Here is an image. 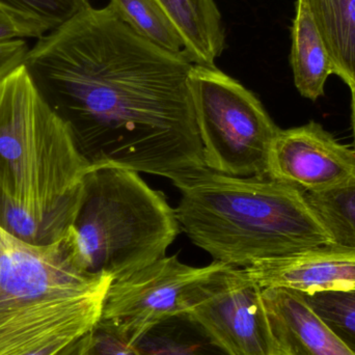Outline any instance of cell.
<instances>
[{"label": "cell", "mask_w": 355, "mask_h": 355, "mask_svg": "<svg viewBox=\"0 0 355 355\" xmlns=\"http://www.w3.org/2000/svg\"><path fill=\"white\" fill-rule=\"evenodd\" d=\"M23 64L89 168L171 181L206 168L189 89L193 62L137 35L110 4L40 37Z\"/></svg>", "instance_id": "1"}, {"label": "cell", "mask_w": 355, "mask_h": 355, "mask_svg": "<svg viewBox=\"0 0 355 355\" xmlns=\"http://www.w3.org/2000/svg\"><path fill=\"white\" fill-rule=\"evenodd\" d=\"M172 182L181 192V231L218 262L248 268L331 243L306 191L291 184L207 168Z\"/></svg>", "instance_id": "2"}, {"label": "cell", "mask_w": 355, "mask_h": 355, "mask_svg": "<svg viewBox=\"0 0 355 355\" xmlns=\"http://www.w3.org/2000/svg\"><path fill=\"white\" fill-rule=\"evenodd\" d=\"M89 168L24 64L0 79V192L60 239L72 227Z\"/></svg>", "instance_id": "3"}, {"label": "cell", "mask_w": 355, "mask_h": 355, "mask_svg": "<svg viewBox=\"0 0 355 355\" xmlns=\"http://www.w3.org/2000/svg\"><path fill=\"white\" fill-rule=\"evenodd\" d=\"M71 232L83 268L114 281L164 258L182 231L164 193L139 173L98 166L83 179Z\"/></svg>", "instance_id": "4"}, {"label": "cell", "mask_w": 355, "mask_h": 355, "mask_svg": "<svg viewBox=\"0 0 355 355\" xmlns=\"http://www.w3.org/2000/svg\"><path fill=\"white\" fill-rule=\"evenodd\" d=\"M110 282L83 268L71 229L53 243L33 245L0 227V331L62 322Z\"/></svg>", "instance_id": "5"}, {"label": "cell", "mask_w": 355, "mask_h": 355, "mask_svg": "<svg viewBox=\"0 0 355 355\" xmlns=\"http://www.w3.org/2000/svg\"><path fill=\"white\" fill-rule=\"evenodd\" d=\"M189 89L205 166L232 177H268L279 128L260 100L215 66L193 64Z\"/></svg>", "instance_id": "6"}, {"label": "cell", "mask_w": 355, "mask_h": 355, "mask_svg": "<svg viewBox=\"0 0 355 355\" xmlns=\"http://www.w3.org/2000/svg\"><path fill=\"white\" fill-rule=\"evenodd\" d=\"M225 263L205 267L184 264L176 254L110 282L98 327L130 346L158 325L185 314L200 286Z\"/></svg>", "instance_id": "7"}, {"label": "cell", "mask_w": 355, "mask_h": 355, "mask_svg": "<svg viewBox=\"0 0 355 355\" xmlns=\"http://www.w3.org/2000/svg\"><path fill=\"white\" fill-rule=\"evenodd\" d=\"M181 317L229 355H275L262 289L244 268L225 264Z\"/></svg>", "instance_id": "8"}, {"label": "cell", "mask_w": 355, "mask_h": 355, "mask_svg": "<svg viewBox=\"0 0 355 355\" xmlns=\"http://www.w3.org/2000/svg\"><path fill=\"white\" fill-rule=\"evenodd\" d=\"M268 176L306 192L329 189L355 176V151L316 122L279 129L269 153Z\"/></svg>", "instance_id": "9"}, {"label": "cell", "mask_w": 355, "mask_h": 355, "mask_svg": "<svg viewBox=\"0 0 355 355\" xmlns=\"http://www.w3.org/2000/svg\"><path fill=\"white\" fill-rule=\"evenodd\" d=\"M244 269L261 289L286 288L306 294L355 291V250L331 243Z\"/></svg>", "instance_id": "10"}, {"label": "cell", "mask_w": 355, "mask_h": 355, "mask_svg": "<svg viewBox=\"0 0 355 355\" xmlns=\"http://www.w3.org/2000/svg\"><path fill=\"white\" fill-rule=\"evenodd\" d=\"M275 355H355L312 310L300 292L262 289Z\"/></svg>", "instance_id": "11"}, {"label": "cell", "mask_w": 355, "mask_h": 355, "mask_svg": "<svg viewBox=\"0 0 355 355\" xmlns=\"http://www.w3.org/2000/svg\"><path fill=\"white\" fill-rule=\"evenodd\" d=\"M183 37L194 64L214 66L225 44L221 15L214 0H155Z\"/></svg>", "instance_id": "12"}, {"label": "cell", "mask_w": 355, "mask_h": 355, "mask_svg": "<svg viewBox=\"0 0 355 355\" xmlns=\"http://www.w3.org/2000/svg\"><path fill=\"white\" fill-rule=\"evenodd\" d=\"M290 54L294 83L302 97L316 101L324 96L334 67L314 19L302 0H296Z\"/></svg>", "instance_id": "13"}, {"label": "cell", "mask_w": 355, "mask_h": 355, "mask_svg": "<svg viewBox=\"0 0 355 355\" xmlns=\"http://www.w3.org/2000/svg\"><path fill=\"white\" fill-rule=\"evenodd\" d=\"M308 6L334 67L355 89V0H302Z\"/></svg>", "instance_id": "14"}, {"label": "cell", "mask_w": 355, "mask_h": 355, "mask_svg": "<svg viewBox=\"0 0 355 355\" xmlns=\"http://www.w3.org/2000/svg\"><path fill=\"white\" fill-rule=\"evenodd\" d=\"M306 196L331 244L355 250V176Z\"/></svg>", "instance_id": "15"}, {"label": "cell", "mask_w": 355, "mask_h": 355, "mask_svg": "<svg viewBox=\"0 0 355 355\" xmlns=\"http://www.w3.org/2000/svg\"><path fill=\"white\" fill-rule=\"evenodd\" d=\"M91 8L89 0H0L24 37H40Z\"/></svg>", "instance_id": "16"}, {"label": "cell", "mask_w": 355, "mask_h": 355, "mask_svg": "<svg viewBox=\"0 0 355 355\" xmlns=\"http://www.w3.org/2000/svg\"><path fill=\"white\" fill-rule=\"evenodd\" d=\"M110 4L144 39L173 53L188 56L183 37L155 0H110Z\"/></svg>", "instance_id": "17"}, {"label": "cell", "mask_w": 355, "mask_h": 355, "mask_svg": "<svg viewBox=\"0 0 355 355\" xmlns=\"http://www.w3.org/2000/svg\"><path fill=\"white\" fill-rule=\"evenodd\" d=\"M137 347L144 355H229L183 317L158 325Z\"/></svg>", "instance_id": "18"}, {"label": "cell", "mask_w": 355, "mask_h": 355, "mask_svg": "<svg viewBox=\"0 0 355 355\" xmlns=\"http://www.w3.org/2000/svg\"><path fill=\"white\" fill-rule=\"evenodd\" d=\"M300 293L312 310L355 354V291Z\"/></svg>", "instance_id": "19"}, {"label": "cell", "mask_w": 355, "mask_h": 355, "mask_svg": "<svg viewBox=\"0 0 355 355\" xmlns=\"http://www.w3.org/2000/svg\"><path fill=\"white\" fill-rule=\"evenodd\" d=\"M0 227L10 235L33 245H47L60 240L28 211L6 198L1 192Z\"/></svg>", "instance_id": "20"}, {"label": "cell", "mask_w": 355, "mask_h": 355, "mask_svg": "<svg viewBox=\"0 0 355 355\" xmlns=\"http://www.w3.org/2000/svg\"><path fill=\"white\" fill-rule=\"evenodd\" d=\"M93 355H144L137 346H130L110 331L96 325L92 331Z\"/></svg>", "instance_id": "21"}, {"label": "cell", "mask_w": 355, "mask_h": 355, "mask_svg": "<svg viewBox=\"0 0 355 355\" xmlns=\"http://www.w3.org/2000/svg\"><path fill=\"white\" fill-rule=\"evenodd\" d=\"M28 50L23 39L0 44V79L23 64Z\"/></svg>", "instance_id": "22"}, {"label": "cell", "mask_w": 355, "mask_h": 355, "mask_svg": "<svg viewBox=\"0 0 355 355\" xmlns=\"http://www.w3.org/2000/svg\"><path fill=\"white\" fill-rule=\"evenodd\" d=\"M78 338L80 337L62 336V337L54 338V339L49 340L37 347L31 348V349L18 355H55Z\"/></svg>", "instance_id": "23"}, {"label": "cell", "mask_w": 355, "mask_h": 355, "mask_svg": "<svg viewBox=\"0 0 355 355\" xmlns=\"http://www.w3.org/2000/svg\"><path fill=\"white\" fill-rule=\"evenodd\" d=\"M23 33L12 18L0 10V44L23 39Z\"/></svg>", "instance_id": "24"}, {"label": "cell", "mask_w": 355, "mask_h": 355, "mask_svg": "<svg viewBox=\"0 0 355 355\" xmlns=\"http://www.w3.org/2000/svg\"><path fill=\"white\" fill-rule=\"evenodd\" d=\"M55 355H93L92 331L69 344Z\"/></svg>", "instance_id": "25"}, {"label": "cell", "mask_w": 355, "mask_h": 355, "mask_svg": "<svg viewBox=\"0 0 355 355\" xmlns=\"http://www.w3.org/2000/svg\"><path fill=\"white\" fill-rule=\"evenodd\" d=\"M352 131H354V149L355 151V89L352 92Z\"/></svg>", "instance_id": "26"}]
</instances>
